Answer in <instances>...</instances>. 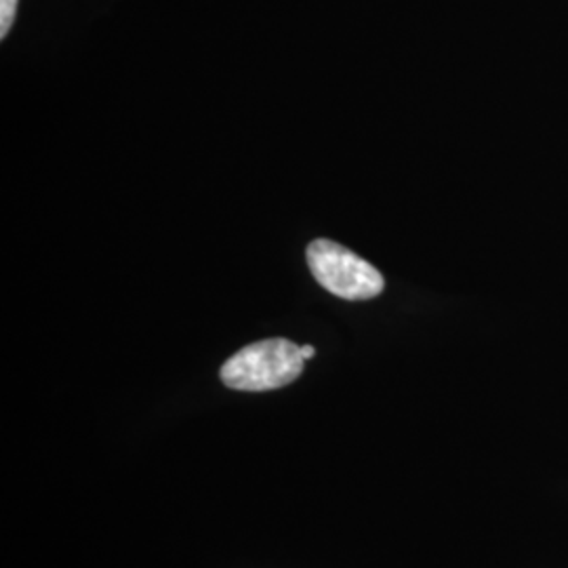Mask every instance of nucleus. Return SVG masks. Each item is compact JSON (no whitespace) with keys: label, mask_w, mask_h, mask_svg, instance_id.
Returning <instances> with one entry per match:
<instances>
[{"label":"nucleus","mask_w":568,"mask_h":568,"mask_svg":"<svg viewBox=\"0 0 568 568\" xmlns=\"http://www.w3.org/2000/svg\"><path fill=\"white\" fill-rule=\"evenodd\" d=\"M307 265L316 283L331 295L347 302H363L382 295L386 281L377 267L358 257L344 244L314 241L307 246Z\"/></svg>","instance_id":"f03ea898"},{"label":"nucleus","mask_w":568,"mask_h":568,"mask_svg":"<svg viewBox=\"0 0 568 568\" xmlns=\"http://www.w3.org/2000/svg\"><path fill=\"white\" fill-rule=\"evenodd\" d=\"M314 354H316V349L312 345H302V356H304L305 361L314 358Z\"/></svg>","instance_id":"20e7f679"},{"label":"nucleus","mask_w":568,"mask_h":568,"mask_svg":"<svg viewBox=\"0 0 568 568\" xmlns=\"http://www.w3.org/2000/svg\"><path fill=\"white\" fill-rule=\"evenodd\" d=\"M302 345L265 339L239 349L224 366L222 382L241 392H267L293 384L304 373Z\"/></svg>","instance_id":"f257e3e1"},{"label":"nucleus","mask_w":568,"mask_h":568,"mask_svg":"<svg viewBox=\"0 0 568 568\" xmlns=\"http://www.w3.org/2000/svg\"><path fill=\"white\" fill-rule=\"evenodd\" d=\"M18 0H0V37L4 39L16 21Z\"/></svg>","instance_id":"7ed1b4c3"}]
</instances>
